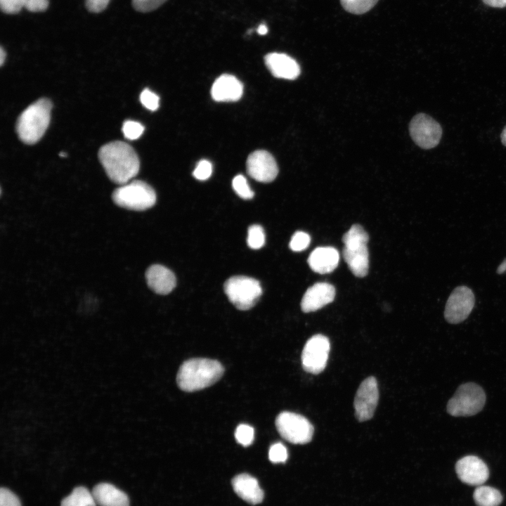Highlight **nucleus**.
Wrapping results in <instances>:
<instances>
[{"instance_id":"obj_1","label":"nucleus","mask_w":506,"mask_h":506,"mask_svg":"<svg viewBox=\"0 0 506 506\" xmlns=\"http://www.w3.org/2000/svg\"><path fill=\"white\" fill-rule=\"evenodd\" d=\"M98 158L109 179L119 185H124L138 174L140 168L138 157L128 143L113 141L103 145Z\"/></svg>"},{"instance_id":"obj_2","label":"nucleus","mask_w":506,"mask_h":506,"mask_svg":"<svg viewBox=\"0 0 506 506\" xmlns=\"http://www.w3.org/2000/svg\"><path fill=\"white\" fill-rule=\"evenodd\" d=\"M224 368L219 361L208 358H191L179 368L176 382L181 390L193 392L216 383L223 375Z\"/></svg>"},{"instance_id":"obj_3","label":"nucleus","mask_w":506,"mask_h":506,"mask_svg":"<svg viewBox=\"0 0 506 506\" xmlns=\"http://www.w3.org/2000/svg\"><path fill=\"white\" fill-rule=\"evenodd\" d=\"M51 108L50 100L41 98L20 114L16 123V131L23 143L33 144L43 136L49 124Z\"/></svg>"},{"instance_id":"obj_4","label":"nucleus","mask_w":506,"mask_h":506,"mask_svg":"<svg viewBox=\"0 0 506 506\" xmlns=\"http://www.w3.org/2000/svg\"><path fill=\"white\" fill-rule=\"evenodd\" d=\"M112 199L120 207L143 211L155 204L156 194L149 184L143 181L135 180L116 188L112 193Z\"/></svg>"},{"instance_id":"obj_5","label":"nucleus","mask_w":506,"mask_h":506,"mask_svg":"<svg viewBox=\"0 0 506 506\" xmlns=\"http://www.w3.org/2000/svg\"><path fill=\"white\" fill-rule=\"evenodd\" d=\"M486 403L483 389L473 382L460 385L447 403V412L454 417L472 416L479 413Z\"/></svg>"},{"instance_id":"obj_6","label":"nucleus","mask_w":506,"mask_h":506,"mask_svg":"<svg viewBox=\"0 0 506 506\" xmlns=\"http://www.w3.org/2000/svg\"><path fill=\"white\" fill-rule=\"evenodd\" d=\"M224 291L229 301L239 310L252 308L262 294L259 282L247 276H233L224 284Z\"/></svg>"},{"instance_id":"obj_7","label":"nucleus","mask_w":506,"mask_h":506,"mask_svg":"<svg viewBox=\"0 0 506 506\" xmlns=\"http://www.w3.org/2000/svg\"><path fill=\"white\" fill-rule=\"evenodd\" d=\"M275 426L280 435L294 444L310 442L314 431L313 425L305 417L287 411L282 412L277 416Z\"/></svg>"},{"instance_id":"obj_8","label":"nucleus","mask_w":506,"mask_h":506,"mask_svg":"<svg viewBox=\"0 0 506 506\" xmlns=\"http://www.w3.org/2000/svg\"><path fill=\"white\" fill-rule=\"evenodd\" d=\"M410 134L414 142L423 149L435 148L442 136L441 125L430 116L420 113L409 124Z\"/></svg>"},{"instance_id":"obj_9","label":"nucleus","mask_w":506,"mask_h":506,"mask_svg":"<svg viewBox=\"0 0 506 506\" xmlns=\"http://www.w3.org/2000/svg\"><path fill=\"white\" fill-rule=\"evenodd\" d=\"M330 344L323 335L312 336L306 343L301 353L302 367L307 372L318 374L325 368Z\"/></svg>"},{"instance_id":"obj_10","label":"nucleus","mask_w":506,"mask_h":506,"mask_svg":"<svg viewBox=\"0 0 506 506\" xmlns=\"http://www.w3.org/2000/svg\"><path fill=\"white\" fill-rule=\"evenodd\" d=\"M475 303L473 291L461 285L455 287L446 301L444 318L450 324L463 322L471 313Z\"/></svg>"},{"instance_id":"obj_11","label":"nucleus","mask_w":506,"mask_h":506,"mask_svg":"<svg viewBox=\"0 0 506 506\" xmlns=\"http://www.w3.org/2000/svg\"><path fill=\"white\" fill-rule=\"evenodd\" d=\"M379 399L377 382L374 377L364 379L359 386L354 398L356 418L360 422L371 419Z\"/></svg>"},{"instance_id":"obj_12","label":"nucleus","mask_w":506,"mask_h":506,"mask_svg":"<svg viewBox=\"0 0 506 506\" xmlns=\"http://www.w3.org/2000/svg\"><path fill=\"white\" fill-rule=\"evenodd\" d=\"M247 171L256 181L269 183L276 178L278 167L271 154L266 150H256L247 158Z\"/></svg>"},{"instance_id":"obj_13","label":"nucleus","mask_w":506,"mask_h":506,"mask_svg":"<svg viewBox=\"0 0 506 506\" xmlns=\"http://www.w3.org/2000/svg\"><path fill=\"white\" fill-rule=\"evenodd\" d=\"M458 478L465 484L479 486L486 481L489 471L486 463L474 455L460 459L455 465Z\"/></svg>"},{"instance_id":"obj_14","label":"nucleus","mask_w":506,"mask_h":506,"mask_svg":"<svg viewBox=\"0 0 506 506\" xmlns=\"http://www.w3.org/2000/svg\"><path fill=\"white\" fill-rule=\"evenodd\" d=\"M366 241L344 242L343 257L349 269L357 277H364L369 268V252Z\"/></svg>"},{"instance_id":"obj_15","label":"nucleus","mask_w":506,"mask_h":506,"mask_svg":"<svg viewBox=\"0 0 506 506\" xmlns=\"http://www.w3.org/2000/svg\"><path fill=\"white\" fill-rule=\"evenodd\" d=\"M335 297L333 285L327 283H317L309 287L301 301L302 311H317L332 302Z\"/></svg>"},{"instance_id":"obj_16","label":"nucleus","mask_w":506,"mask_h":506,"mask_svg":"<svg viewBox=\"0 0 506 506\" xmlns=\"http://www.w3.org/2000/svg\"><path fill=\"white\" fill-rule=\"evenodd\" d=\"M264 60L266 67L275 77L294 79L300 74L299 64L285 53H271L265 56Z\"/></svg>"},{"instance_id":"obj_17","label":"nucleus","mask_w":506,"mask_h":506,"mask_svg":"<svg viewBox=\"0 0 506 506\" xmlns=\"http://www.w3.org/2000/svg\"><path fill=\"white\" fill-rule=\"evenodd\" d=\"M243 92L242 84L233 75L222 74L214 82L211 95L216 101H236Z\"/></svg>"},{"instance_id":"obj_18","label":"nucleus","mask_w":506,"mask_h":506,"mask_svg":"<svg viewBox=\"0 0 506 506\" xmlns=\"http://www.w3.org/2000/svg\"><path fill=\"white\" fill-rule=\"evenodd\" d=\"M145 278L149 287L159 294H167L176 286V277L165 266L155 264L146 271Z\"/></svg>"},{"instance_id":"obj_19","label":"nucleus","mask_w":506,"mask_h":506,"mask_svg":"<svg viewBox=\"0 0 506 506\" xmlns=\"http://www.w3.org/2000/svg\"><path fill=\"white\" fill-rule=\"evenodd\" d=\"M232 486L235 493L247 502L259 504L264 498V492L258 481L248 474H240L232 479Z\"/></svg>"},{"instance_id":"obj_20","label":"nucleus","mask_w":506,"mask_h":506,"mask_svg":"<svg viewBox=\"0 0 506 506\" xmlns=\"http://www.w3.org/2000/svg\"><path fill=\"white\" fill-rule=\"evenodd\" d=\"M339 255L338 251L332 247H318L308 259L310 268L320 274L330 273L338 266Z\"/></svg>"},{"instance_id":"obj_21","label":"nucleus","mask_w":506,"mask_h":506,"mask_svg":"<svg viewBox=\"0 0 506 506\" xmlns=\"http://www.w3.org/2000/svg\"><path fill=\"white\" fill-rule=\"evenodd\" d=\"M91 493L97 505L129 506L126 494L110 484H98L93 487Z\"/></svg>"},{"instance_id":"obj_22","label":"nucleus","mask_w":506,"mask_h":506,"mask_svg":"<svg viewBox=\"0 0 506 506\" xmlns=\"http://www.w3.org/2000/svg\"><path fill=\"white\" fill-rule=\"evenodd\" d=\"M92 493L86 488L78 486L65 498L60 506H96Z\"/></svg>"},{"instance_id":"obj_23","label":"nucleus","mask_w":506,"mask_h":506,"mask_svg":"<svg viewBox=\"0 0 506 506\" xmlns=\"http://www.w3.org/2000/svg\"><path fill=\"white\" fill-rule=\"evenodd\" d=\"M473 498L479 506H498L502 500V495L497 489L487 486L477 487Z\"/></svg>"},{"instance_id":"obj_24","label":"nucleus","mask_w":506,"mask_h":506,"mask_svg":"<svg viewBox=\"0 0 506 506\" xmlns=\"http://www.w3.org/2000/svg\"><path fill=\"white\" fill-rule=\"evenodd\" d=\"M343 8L353 14H363L370 11L378 0H340Z\"/></svg>"},{"instance_id":"obj_25","label":"nucleus","mask_w":506,"mask_h":506,"mask_svg":"<svg viewBox=\"0 0 506 506\" xmlns=\"http://www.w3.org/2000/svg\"><path fill=\"white\" fill-rule=\"evenodd\" d=\"M247 245L254 249L262 247L265 243V233L263 228L258 224L249 226L247 235Z\"/></svg>"},{"instance_id":"obj_26","label":"nucleus","mask_w":506,"mask_h":506,"mask_svg":"<svg viewBox=\"0 0 506 506\" xmlns=\"http://www.w3.org/2000/svg\"><path fill=\"white\" fill-rule=\"evenodd\" d=\"M235 437L238 443L246 447L251 445L254 438V430L247 424H239L235 432Z\"/></svg>"},{"instance_id":"obj_27","label":"nucleus","mask_w":506,"mask_h":506,"mask_svg":"<svg viewBox=\"0 0 506 506\" xmlns=\"http://www.w3.org/2000/svg\"><path fill=\"white\" fill-rule=\"evenodd\" d=\"M233 188L238 196L245 200H249L254 197V192L250 188L245 177L238 175L234 177L232 182Z\"/></svg>"},{"instance_id":"obj_28","label":"nucleus","mask_w":506,"mask_h":506,"mask_svg":"<svg viewBox=\"0 0 506 506\" xmlns=\"http://www.w3.org/2000/svg\"><path fill=\"white\" fill-rule=\"evenodd\" d=\"M122 130L126 138L135 140L142 135L144 126L136 121L126 120L123 123Z\"/></svg>"},{"instance_id":"obj_29","label":"nucleus","mask_w":506,"mask_h":506,"mask_svg":"<svg viewBox=\"0 0 506 506\" xmlns=\"http://www.w3.org/2000/svg\"><path fill=\"white\" fill-rule=\"evenodd\" d=\"M311 241L310 235L303 231L296 232L290 242V248L294 252H301L306 249Z\"/></svg>"},{"instance_id":"obj_30","label":"nucleus","mask_w":506,"mask_h":506,"mask_svg":"<svg viewBox=\"0 0 506 506\" xmlns=\"http://www.w3.org/2000/svg\"><path fill=\"white\" fill-rule=\"evenodd\" d=\"M288 458L287 448L281 443H273L269 448L268 458L273 463H283Z\"/></svg>"},{"instance_id":"obj_31","label":"nucleus","mask_w":506,"mask_h":506,"mask_svg":"<svg viewBox=\"0 0 506 506\" xmlns=\"http://www.w3.org/2000/svg\"><path fill=\"white\" fill-rule=\"evenodd\" d=\"M140 100L142 105L150 110H156L159 107V96L148 89H145L141 92Z\"/></svg>"},{"instance_id":"obj_32","label":"nucleus","mask_w":506,"mask_h":506,"mask_svg":"<svg viewBox=\"0 0 506 506\" xmlns=\"http://www.w3.org/2000/svg\"><path fill=\"white\" fill-rule=\"evenodd\" d=\"M167 0H132L134 8L140 12L146 13L155 10Z\"/></svg>"},{"instance_id":"obj_33","label":"nucleus","mask_w":506,"mask_h":506,"mask_svg":"<svg viewBox=\"0 0 506 506\" xmlns=\"http://www.w3.org/2000/svg\"><path fill=\"white\" fill-rule=\"evenodd\" d=\"M212 173V166L210 162L206 160H202L195 168L193 175L196 179L204 181L209 179Z\"/></svg>"},{"instance_id":"obj_34","label":"nucleus","mask_w":506,"mask_h":506,"mask_svg":"<svg viewBox=\"0 0 506 506\" xmlns=\"http://www.w3.org/2000/svg\"><path fill=\"white\" fill-rule=\"evenodd\" d=\"M0 506H21L19 498L8 488L0 490Z\"/></svg>"},{"instance_id":"obj_35","label":"nucleus","mask_w":506,"mask_h":506,"mask_svg":"<svg viewBox=\"0 0 506 506\" xmlns=\"http://www.w3.org/2000/svg\"><path fill=\"white\" fill-rule=\"evenodd\" d=\"M0 6L2 11L8 14L17 13L24 7L22 0H0Z\"/></svg>"},{"instance_id":"obj_36","label":"nucleus","mask_w":506,"mask_h":506,"mask_svg":"<svg viewBox=\"0 0 506 506\" xmlns=\"http://www.w3.org/2000/svg\"><path fill=\"white\" fill-rule=\"evenodd\" d=\"M23 6L31 12H41L48 6V0H22Z\"/></svg>"},{"instance_id":"obj_37","label":"nucleus","mask_w":506,"mask_h":506,"mask_svg":"<svg viewBox=\"0 0 506 506\" xmlns=\"http://www.w3.org/2000/svg\"><path fill=\"white\" fill-rule=\"evenodd\" d=\"M110 0H86V6L90 12L99 13L108 6Z\"/></svg>"},{"instance_id":"obj_38","label":"nucleus","mask_w":506,"mask_h":506,"mask_svg":"<svg viewBox=\"0 0 506 506\" xmlns=\"http://www.w3.org/2000/svg\"><path fill=\"white\" fill-rule=\"evenodd\" d=\"M487 6L493 8H505L506 7V0H482Z\"/></svg>"},{"instance_id":"obj_39","label":"nucleus","mask_w":506,"mask_h":506,"mask_svg":"<svg viewBox=\"0 0 506 506\" xmlns=\"http://www.w3.org/2000/svg\"><path fill=\"white\" fill-rule=\"evenodd\" d=\"M257 32L261 35H264L268 32V27L265 24H261L258 29Z\"/></svg>"},{"instance_id":"obj_40","label":"nucleus","mask_w":506,"mask_h":506,"mask_svg":"<svg viewBox=\"0 0 506 506\" xmlns=\"http://www.w3.org/2000/svg\"><path fill=\"white\" fill-rule=\"evenodd\" d=\"M506 271V259L500 264L498 267L496 272L499 274L504 273Z\"/></svg>"},{"instance_id":"obj_41","label":"nucleus","mask_w":506,"mask_h":506,"mask_svg":"<svg viewBox=\"0 0 506 506\" xmlns=\"http://www.w3.org/2000/svg\"><path fill=\"white\" fill-rule=\"evenodd\" d=\"M6 59V53L2 47L0 48V64L3 65Z\"/></svg>"},{"instance_id":"obj_42","label":"nucleus","mask_w":506,"mask_h":506,"mask_svg":"<svg viewBox=\"0 0 506 506\" xmlns=\"http://www.w3.org/2000/svg\"><path fill=\"white\" fill-rule=\"evenodd\" d=\"M500 137L502 144L506 146V126L503 129Z\"/></svg>"},{"instance_id":"obj_43","label":"nucleus","mask_w":506,"mask_h":506,"mask_svg":"<svg viewBox=\"0 0 506 506\" xmlns=\"http://www.w3.org/2000/svg\"><path fill=\"white\" fill-rule=\"evenodd\" d=\"M60 156L63 157L66 156V154L64 152H62L60 153Z\"/></svg>"}]
</instances>
